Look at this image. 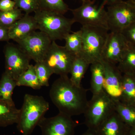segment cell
<instances>
[{
    "label": "cell",
    "mask_w": 135,
    "mask_h": 135,
    "mask_svg": "<svg viewBox=\"0 0 135 135\" xmlns=\"http://www.w3.org/2000/svg\"><path fill=\"white\" fill-rule=\"evenodd\" d=\"M49 94L59 113L71 117L83 114L88 102L86 90L73 84L68 75L60 76L56 80Z\"/></svg>",
    "instance_id": "6da1fadb"
},
{
    "label": "cell",
    "mask_w": 135,
    "mask_h": 135,
    "mask_svg": "<svg viewBox=\"0 0 135 135\" xmlns=\"http://www.w3.org/2000/svg\"><path fill=\"white\" fill-rule=\"evenodd\" d=\"M49 108V104L42 96L25 95L17 122L18 130L22 135H30Z\"/></svg>",
    "instance_id": "7a4b0ae2"
},
{
    "label": "cell",
    "mask_w": 135,
    "mask_h": 135,
    "mask_svg": "<svg viewBox=\"0 0 135 135\" xmlns=\"http://www.w3.org/2000/svg\"><path fill=\"white\" fill-rule=\"evenodd\" d=\"M34 13L38 29L46 33L52 41L64 40L71 32L72 27L75 23L73 18H67L54 11L39 9Z\"/></svg>",
    "instance_id": "3957f363"
},
{
    "label": "cell",
    "mask_w": 135,
    "mask_h": 135,
    "mask_svg": "<svg viewBox=\"0 0 135 135\" xmlns=\"http://www.w3.org/2000/svg\"><path fill=\"white\" fill-rule=\"evenodd\" d=\"M82 49L80 56L90 65L101 60V55L108 34V29L82 26Z\"/></svg>",
    "instance_id": "277c9868"
},
{
    "label": "cell",
    "mask_w": 135,
    "mask_h": 135,
    "mask_svg": "<svg viewBox=\"0 0 135 135\" xmlns=\"http://www.w3.org/2000/svg\"><path fill=\"white\" fill-rule=\"evenodd\" d=\"M115 110V102L104 91L92 95L83 114L88 129L97 131L100 125Z\"/></svg>",
    "instance_id": "5b68a950"
},
{
    "label": "cell",
    "mask_w": 135,
    "mask_h": 135,
    "mask_svg": "<svg viewBox=\"0 0 135 135\" xmlns=\"http://www.w3.org/2000/svg\"><path fill=\"white\" fill-rule=\"evenodd\" d=\"M94 2V1L85 0L79 8L70 9L73 19L82 26L100 27L109 31L108 15L104 5L101 4L98 7Z\"/></svg>",
    "instance_id": "8992f818"
},
{
    "label": "cell",
    "mask_w": 135,
    "mask_h": 135,
    "mask_svg": "<svg viewBox=\"0 0 135 135\" xmlns=\"http://www.w3.org/2000/svg\"><path fill=\"white\" fill-rule=\"evenodd\" d=\"M107 11L110 32H121L135 23V3L130 0L108 6Z\"/></svg>",
    "instance_id": "52a82bcc"
},
{
    "label": "cell",
    "mask_w": 135,
    "mask_h": 135,
    "mask_svg": "<svg viewBox=\"0 0 135 135\" xmlns=\"http://www.w3.org/2000/svg\"><path fill=\"white\" fill-rule=\"evenodd\" d=\"M76 56L65 46H59L55 41H52L43 61L53 74L60 76L68 75Z\"/></svg>",
    "instance_id": "ba28073f"
},
{
    "label": "cell",
    "mask_w": 135,
    "mask_h": 135,
    "mask_svg": "<svg viewBox=\"0 0 135 135\" xmlns=\"http://www.w3.org/2000/svg\"><path fill=\"white\" fill-rule=\"evenodd\" d=\"M52 42L46 33L35 31L17 43L36 63L43 61Z\"/></svg>",
    "instance_id": "9c48e42d"
},
{
    "label": "cell",
    "mask_w": 135,
    "mask_h": 135,
    "mask_svg": "<svg viewBox=\"0 0 135 135\" xmlns=\"http://www.w3.org/2000/svg\"><path fill=\"white\" fill-rule=\"evenodd\" d=\"M5 72L16 80L30 65L31 59L20 46L8 43L4 49Z\"/></svg>",
    "instance_id": "30bf717a"
},
{
    "label": "cell",
    "mask_w": 135,
    "mask_h": 135,
    "mask_svg": "<svg viewBox=\"0 0 135 135\" xmlns=\"http://www.w3.org/2000/svg\"><path fill=\"white\" fill-rule=\"evenodd\" d=\"M38 126L41 135H74L76 124L71 117L59 113L50 118L44 117Z\"/></svg>",
    "instance_id": "8fae6325"
},
{
    "label": "cell",
    "mask_w": 135,
    "mask_h": 135,
    "mask_svg": "<svg viewBox=\"0 0 135 135\" xmlns=\"http://www.w3.org/2000/svg\"><path fill=\"white\" fill-rule=\"evenodd\" d=\"M100 61L103 65L104 73V92L115 103L121 102L123 74L116 65L103 60Z\"/></svg>",
    "instance_id": "7c38bea8"
},
{
    "label": "cell",
    "mask_w": 135,
    "mask_h": 135,
    "mask_svg": "<svg viewBox=\"0 0 135 135\" xmlns=\"http://www.w3.org/2000/svg\"><path fill=\"white\" fill-rule=\"evenodd\" d=\"M121 32H110L101 55V60L117 65L128 45Z\"/></svg>",
    "instance_id": "4fadbf2b"
},
{
    "label": "cell",
    "mask_w": 135,
    "mask_h": 135,
    "mask_svg": "<svg viewBox=\"0 0 135 135\" xmlns=\"http://www.w3.org/2000/svg\"><path fill=\"white\" fill-rule=\"evenodd\" d=\"M37 29L38 26L34 17L25 14L9 28V37L17 43Z\"/></svg>",
    "instance_id": "5bb4252c"
},
{
    "label": "cell",
    "mask_w": 135,
    "mask_h": 135,
    "mask_svg": "<svg viewBox=\"0 0 135 135\" xmlns=\"http://www.w3.org/2000/svg\"><path fill=\"white\" fill-rule=\"evenodd\" d=\"M130 128L114 110L97 129L98 135H128Z\"/></svg>",
    "instance_id": "9a60e30c"
},
{
    "label": "cell",
    "mask_w": 135,
    "mask_h": 135,
    "mask_svg": "<svg viewBox=\"0 0 135 135\" xmlns=\"http://www.w3.org/2000/svg\"><path fill=\"white\" fill-rule=\"evenodd\" d=\"M20 111L14 102H8L0 99V127H5L17 124Z\"/></svg>",
    "instance_id": "2e32d148"
},
{
    "label": "cell",
    "mask_w": 135,
    "mask_h": 135,
    "mask_svg": "<svg viewBox=\"0 0 135 135\" xmlns=\"http://www.w3.org/2000/svg\"><path fill=\"white\" fill-rule=\"evenodd\" d=\"M91 80L90 90L92 95L103 92L104 73L103 65L101 61L90 64Z\"/></svg>",
    "instance_id": "e0dca14e"
},
{
    "label": "cell",
    "mask_w": 135,
    "mask_h": 135,
    "mask_svg": "<svg viewBox=\"0 0 135 135\" xmlns=\"http://www.w3.org/2000/svg\"><path fill=\"white\" fill-rule=\"evenodd\" d=\"M121 102L135 107V74H123Z\"/></svg>",
    "instance_id": "ac0fdd59"
},
{
    "label": "cell",
    "mask_w": 135,
    "mask_h": 135,
    "mask_svg": "<svg viewBox=\"0 0 135 135\" xmlns=\"http://www.w3.org/2000/svg\"><path fill=\"white\" fill-rule=\"evenodd\" d=\"M90 64L80 56H76L71 66L70 79L73 84L81 87V83Z\"/></svg>",
    "instance_id": "d6986e66"
},
{
    "label": "cell",
    "mask_w": 135,
    "mask_h": 135,
    "mask_svg": "<svg viewBox=\"0 0 135 135\" xmlns=\"http://www.w3.org/2000/svg\"><path fill=\"white\" fill-rule=\"evenodd\" d=\"M128 43L120 61L117 65L123 74H135V47Z\"/></svg>",
    "instance_id": "ffe728a7"
},
{
    "label": "cell",
    "mask_w": 135,
    "mask_h": 135,
    "mask_svg": "<svg viewBox=\"0 0 135 135\" xmlns=\"http://www.w3.org/2000/svg\"><path fill=\"white\" fill-rule=\"evenodd\" d=\"M17 86L16 80L4 72L0 80V99L8 102H14L12 94Z\"/></svg>",
    "instance_id": "44dd1931"
},
{
    "label": "cell",
    "mask_w": 135,
    "mask_h": 135,
    "mask_svg": "<svg viewBox=\"0 0 135 135\" xmlns=\"http://www.w3.org/2000/svg\"><path fill=\"white\" fill-rule=\"evenodd\" d=\"M18 86H25L35 90H39L42 86L36 75L34 65H30L29 68L16 80Z\"/></svg>",
    "instance_id": "7402d4cb"
},
{
    "label": "cell",
    "mask_w": 135,
    "mask_h": 135,
    "mask_svg": "<svg viewBox=\"0 0 135 135\" xmlns=\"http://www.w3.org/2000/svg\"><path fill=\"white\" fill-rule=\"evenodd\" d=\"M115 111L127 126H135V107L122 102L115 103Z\"/></svg>",
    "instance_id": "603a6c76"
},
{
    "label": "cell",
    "mask_w": 135,
    "mask_h": 135,
    "mask_svg": "<svg viewBox=\"0 0 135 135\" xmlns=\"http://www.w3.org/2000/svg\"><path fill=\"white\" fill-rule=\"evenodd\" d=\"M65 47L68 50L76 56H79L82 49V31H79L68 34L64 38Z\"/></svg>",
    "instance_id": "cb8c5ba5"
},
{
    "label": "cell",
    "mask_w": 135,
    "mask_h": 135,
    "mask_svg": "<svg viewBox=\"0 0 135 135\" xmlns=\"http://www.w3.org/2000/svg\"><path fill=\"white\" fill-rule=\"evenodd\" d=\"M39 9L64 15L70 9L63 0H37Z\"/></svg>",
    "instance_id": "d4e9b609"
},
{
    "label": "cell",
    "mask_w": 135,
    "mask_h": 135,
    "mask_svg": "<svg viewBox=\"0 0 135 135\" xmlns=\"http://www.w3.org/2000/svg\"><path fill=\"white\" fill-rule=\"evenodd\" d=\"M23 15L22 11L16 8L7 11H0V25L9 29Z\"/></svg>",
    "instance_id": "484cf974"
},
{
    "label": "cell",
    "mask_w": 135,
    "mask_h": 135,
    "mask_svg": "<svg viewBox=\"0 0 135 135\" xmlns=\"http://www.w3.org/2000/svg\"><path fill=\"white\" fill-rule=\"evenodd\" d=\"M35 72L40 84L42 86H49V80L53 73L43 61L36 62L34 65Z\"/></svg>",
    "instance_id": "4316f807"
},
{
    "label": "cell",
    "mask_w": 135,
    "mask_h": 135,
    "mask_svg": "<svg viewBox=\"0 0 135 135\" xmlns=\"http://www.w3.org/2000/svg\"><path fill=\"white\" fill-rule=\"evenodd\" d=\"M15 8L24 11L25 14L35 12L39 9L37 0H14Z\"/></svg>",
    "instance_id": "83f0119b"
},
{
    "label": "cell",
    "mask_w": 135,
    "mask_h": 135,
    "mask_svg": "<svg viewBox=\"0 0 135 135\" xmlns=\"http://www.w3.org/2000/svg\"><path fill=\"white\" fill-rule=\"evenodd\" d=\"M121 32L125 37L126 40L135 47V23L123 29Z\"/></svg>",
    "instance_id": "f1b7e54d"
},
{
    "label": "cell",
    "mask_w": 135,
    "mask_h": 135,
    "mask_svg": "<svg viewBox=\"0 0 135 135\" xmlns=\"http://www.w3.org/2000/svg\"><path fill=\"white\" fill-rule=\"evenodd\" d=\"M15 3L12 0H0V11H7L14 9Z\"/></svg>",
    "instance_id": "f546056e"
},
{
    "label": "cell",
    "mask_w": 135,
    "mask_h": 135,
    "mask_svg": "<svg viewBox=\"0 0 135 135\" xmlns=\"http://www.w3.org/2000/svg\"><path fill=\"white\" fill-rule=\"evenodd\" d=\"M8 28L0 25V41H8L9 40Z\"/></svg>",
    "instance_id": "4dcf8cb0"
},
{
    "label": "cell",
    "mask_w": 135,
    "mask_h": 135,
    "mask_svg": "<svg viewBox=\"0 0 135 135\" xmlns=\"http://www.w3.org/2000/svg\"><path fill=\"white\" fill-rule=\"evenodd\" d=\"M123 0H103V2L102 4L104 5H107L110 6L113 4H115L117 3L120 2Z\"/></svg>",
    "instance_id": "1f68e13d"
},
{
    "label": "cell",
    "mask_w": 135,
    "mask_h": 135,
    "mask_svg": "<svg viewBox=\"0 0 135 135\" xmlns=\"http://www.w3.org/2000/svg\"><path fill=\"white\" fill-rule=\"evenodd\" d=\"M81 135H98L97 131L88 129V130Z\"/></svg>",
    "instance_id": "d6a6232c"
},
{
    "label": "cell",
    "mask_w": 135,
    "mask_h": 135,
    "mask_svg": "<svg viewBox=\"0 0 135 135\" xmlns=\"http://www.w3.org/2000/svg\"><path fill=\"white\" fill-rule=\"evenodd\" d=\"M128 135H135V126L133 127L130 128Z\"/></svg>",
    "instance_id": "836d02e7"
},
{
    "label": "cell",
    "mask_w": 135,
    "mask_h": 135,
    "mask_svg": "<svg viewBox=\"0 0 135 135\" xmlns=\"http://www.w3.org/2000/svg\"><path fill=\"white\" fill-rule=\"evenodd\" d=\"M131 2L135 3V0H130Z\"/></svg>",
    "instance_id": "e575fe53"
},
{
    "label": "cell",
    "mask_w": 135,
    "mask_h": 135,
    "mask_svg": "<svg viewBox=\"0 0 135 135\" xmlns=\"http://www.w3.org/2000/svg\"><path fill=\"white\" fill-rule=\"evenodd\" d=\"M81 1L82 2H84V1H85V0H81Z\"/></svg>",
    "instance_id": "d590c367"
},
{
    "label": "cell",
    "mask_w": 135,
    "mask_h": 135,
    "mask_svg": "<svg viewBox=\"0 0 135 135\" xmlns=\"http://www.w3.org/2000/svg\"></svg>",
    "instance_id": "8d00e7d4"
}]
</instances>
